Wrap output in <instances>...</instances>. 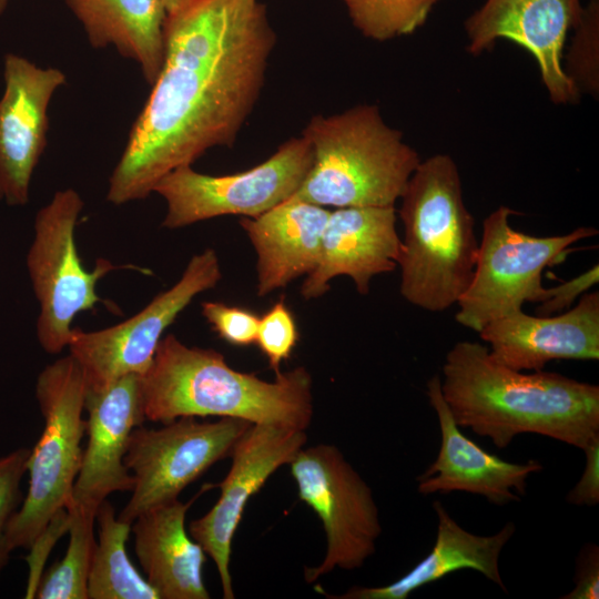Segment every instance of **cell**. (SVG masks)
Here are the masks:
<instances>
[{"label":"cell","mask_w":599,"mask_h":599,"mask_svg":"<svg viewBox=\"0 0 599 599\" xmlns=\"http://www.w3.org/2000/svg\"><path fill=\"white\" fill-rule=\"evenodd\" d=\"M87 388L78 362L69 354L38 375L35 398L44 426L28 459V489L10 520V549L31 548L52 518L72 500L87 432Z\"/></svg>","instance_id":"6"},{"label":"cell","mask_w":599,"mask_h":599,"mask_svg":"<svg viewBox=\"0 0 599 599\" xmlns=\"http://www.w3.org/2000/svg\"><path fill=\"white\" fill-rule=\"evenodd\" d=\"M298 341L295 318L284 298H280L258 321L255 343L266 356L275 375L281 373V364L286 361Z\"/></svg>","instance_id":"28"},{"label":"cell","mask_w":599,"mask_h":599,"mask_svg":"<svg viewBox=\"0 0 599 599\" xmlns=\"http://www.w3.org/2000/svg\"><path fill=\"white\" fill-rule=\"evenodd\" d=\"M433 508L437 515L435 544L407 573L385 586H353L342 595L331 596L319 587L316 591L332 599H407L417 589L461 569L480 572L506 591L499 558L516 531L515 524L509 521L496 534L480 536L459 526L439 500Z\"/></svg>","instance_id":"22"},{"label":"cell","mask_w":599,"mask_h":599,"mask_svg":"<svg viewBox=\"0 0 599 599\" xmlns=\"http://www.w3.org/2000/svg\"><path fill=\"white\" fill-rule=\"evenodd\" d=\"M4 91L0 99V195L8 205L29 201L33 171L47 146L48 109L65 84L58 68L38 67L8 53L3 60Z\"/></svg>","instance_id":"15"},{"label":"cell","mask_w":599,"mask_h":599,"mask_svg":"<svg viewBox=\"0 0 599 599\" xmlns=\"http://www.w3.org/2000/svg\"><path fill=\"white\" fill-rule=\"evenodd\" d=\"M478 334L496 362L516 370H542L554 359L598 361L599 293L587 292L557 316L512 312Z\"/></svg>","instance_id":"18"},{"label":"cell","mask_w":599,"mask_h":599,"mask_svg":"<svg viewBox=\"0 0 599 599\" xmlns=\"http://www.w3.org/2000/svg\"><path fill=\"white\" fill-rule=\"evenodd\" d=\"M222 277L217 254L205 248L189 261L180 280L159 293L135 315L110 327L72 328L69 354L81 367L87 393H98L129 374L142 376L152 363L165 329L193 298Z\"/></svg>","instance_id":"12"},{"label":"cell","mask_w":599,"mask_h":599,"mask_svg":"<svg viewBox=\"0 0 599 599\" xmlns=\"http://www.w3.org/2000/svg\"><path fill=\"white\" fill-rule=\"evenodd\" d=\"M80 194L69 187L57 191L34 220V237L27 255L31 285L39 303L37 338L48 354L68 347L72 321L101 302L99 280L119 266L99 258L87 271L75 244V226L83 209Z\"/></svg>","instance_id":"8"},{"label":"cell","mask_w":599,"mask_h":599,"mask_svg":"<svg viewBox=\"0 0 599 599\" xmlns=\"http://www.w3.org/2000/svg\"><path fill=\"white\" fill-rule=\"evenodd\" d=\"M306 441V430L252 424L232 451L231 468L217 485V501L189 525L190 536L216 566L224 599L235 597L230 571L232 541L245 506L281 466L293 460Z\"/></svg>","instance_id":"13"},{"label":"cell","mask_w":599,"mask_h":599,"mask_svg":"<svg viewBox=\"0 0 599 599\" xmlns=\"http://www.w3.org/2000/svg\"><path fill=\"white\" fill-rule=\"evenodd\" d=\"M95 520L99 531L88 578V599H160L126 554L131 524L119 519L106 499L100 504Z\"/></svg>","instance_id":"24"},{"label":"cell","mask_w":599,"mask_h":599,"mask_svg":"<svg viewBox=\"0 0 599 599\" xmlns=\"http://www.w3.org/2000/svg\"><path fill=\"white\" fill-rule=\"evenodd\" d=\"M313 163V150L303 136L291 138L264 162L226 175H210L192 165L163 177L153 192L166 202L162 226L175 230L222 215L256 217L290 200Z\"/></svg>","instance_id":"9"},{"label":"cell","mask_w":599,"mask_h":599,"mask_svg":"<svg viewBox=\"0 0 599 599\" xmlns=\"http://www.w3.org/2000/svg\"><path fill=\"white\" fill-rule=\"evenodd\" d=\"M399 200L400 294L425 311H446L467 290L479 248L454 159L434 154L420 161Z\"/></svg>","instance_id":"4"},{"label":"cell","mask_w":599,"mask_h":599,"mask_svg":"<svg viewBox=\"0 0 599 599\" xmlns=\"http://www.w3.org/2000/svg\"><path fill=\"white\" fill-rule=\"evenodd\" d=\"M202 315L225 342L235 346L255 343L260 316L252 311L221 302H204Z\"/></svg>","instance_id":"30"},{"label":"cell","mask_w":599,"mask_h":599,"mask_svg":"<svg viewBox=\"0 0 599 599\" xmlns=\"http://www.w3.org/2000/svg\"><path fill=\"white\" fill-rule=\"evenodd\" d=\"M206 484L191 500L174 499L141 514L131 525L134 550L160 599H209L203 580L206 552L185 529L189 508Z\"/></svg>","instance_id":"20"},{"label":"cell","mask_w":599,"mask_h":599,"mask_svg":"<svg viewBox=\"0 0 599 599\" xmlns=\"http://www.w3.org/2000/svg\"><path fill=\"white\" fill-rule=\"evenodd\" d=\"M251 426L240 418L200 422L180 417L158 428L135 427L124 456L134 486L119 519L132 525L150 508L177 499L211 466L231 457Z\"/></svg>","instance_id":"11"},{"label":"cell","mask_w":599,"mask_h":599,"mask_svg":"<svg viewBox=\"0 0 599 599\" xmlns=\"http://www.w3.org/2000/svg\"><path fill=\"white\" fill-rule=\"evenodd\" d=\"M440 389L456 424L497 448L518 435L537 434L582 450L599 436L598 385L509 368L477 342H457L449 349Z\"/></svg>","instance_id":"2"},{"label":"cell","mask_w":599,"mask_h":599,"mask_svg":"<svg viewBox=\"0 0 599 599\" xmlns=\"http://www.w3.org/2000/svg\"><path fill=\"white\" fill-rule=\"evenodd\" d=\"M95 49L112 45L139 64L152 85L164 58L166 11L161 0H65Z\"/></svg>","instance_id":"23"},{"label":"cell","mask_w":599,"mask_h":599,"mask_svg":"<svg viewBox=\"0 0 599 599\" xmlns=\"http://www.w3.org/2000/svg\"><path fill=\"white\" fill-rule=\"evenodd\" d=\"M288 465L298 498L321 519L326 537L321 564L304 569L306 582H315L336 568L363 567L382 534L372 488L331 444L303 447Z\"/></svg>","instance_id":"10"},{"label":"cell","mask_w":599,"mask_h":599,"mask_svg":"<svg viewBox=\"0 0 599 599\" xmlns=\"http://www.w3.org/2000/svg\"><path fill=\"white\" fill-rule=\"evenodd\" d=\"M0 200H1V195H0Z\"/></svg>","instance_id":"36"},{"label":"cell","mask_w":599,"mask_h":599,"mask_svg":"<svg viewBox=\"0 0 599 599\" xmlns=\"http://www.w3.org/2000/svg\"><path fill=\"white\" fill-rule=\"evenodd\" d=\"M88 443L83 449L72 501L98 510L106 497L131 491L134 478L124 464L132 430L144 423L141 376L120 377L98 393L85 397Z\"/></svg>","instance_id":"17"},{"label":"cell","mask_w":599,"mask_h":599,"mask_svg":"<svg viewBox=\"0 0 599 599\" xmlns=\"http://www.w3.org/2000/svg\"><path fill=\"white\" fill-rule=\"evenodd\" d=\"M302 135L313 163L291 199L324 207L395 206L422 161L373 104L314 115Z\"/></svg>","instance_id":"5"},{"label":"cell","mask_w":599,"mask_h":599,"mask_svg":"<svg viewBox=\"0 0 599 599\" xmlns=\"http://www.w3.org/2000/svg\"><path fill=\"white\" fill-rule=\"evenodd\" d=\"M276 43L258 0H192L166 16L164 58L129 133L106 200H143L169 172L234 145Z\"/></svg>","instance_id":"1"},{"label":"cell","mask_w":599,"mask_h":599,"mask_svg":"<svg viewBox=\"0 0 599 599\" xmlns=\"http://www.w3.org/2000/svg\"><path fill=\"white\" fill-rule=\"evenodd\" d=\"M8 0H0V14L4 11Z\"/></svg>","instance_id":"35"},{"label":"cell","mask_w":599,"mask_h":599,"mask_svg":"<svg viewBox=\"0 0 599 599\" xmlns=\"http://www.w3.org/2000/svg\"><path fill=\"white\" fill-rule=\"evenodd\" d=\"M599 280V266L596 264L582 274L547 290V297L537 308L539 315L562 312L588 292Z\"/></svg>","instance_id":"31"},{"label":"cell","mask_w":599,"mask_h":599,"mask_svg":"<svg viewBox=\"0 0 599 599\" xmlns=\"http://www.w3.org/2000/svg\"><path fill=\"white\" fill-rule=\"evenodd\" d=\"M30 451L20 447L0 456V577L12 552L7 532L11 518L23 500L21 481L27 473Z\"/></svg>","instance_id":"29"},{"label":"cell","mask_w":599,"mask_h":599,"mask_svg":"<svg viewBox=\"0 0 599 599\" xmlns=\"http://www.w3.org/2000/svg\"><path fill=\"white\" fill-rule=\"evenodd\" d=\"M582 12L579 0H486L465 22L467 51L477 55L498 39L510 40L534 55L555 104L576 103L581 92L562 61L568 30Z\"/></svg>","instance_id":"14"},{"label":"cell","mask_w":599,"mask_h":599,"mask_svg":"<svg viewBox=\"0 0 599 599\" xmlns=\"http://www.w3.org/2000/svg\"><path fill=\"white\" fill-rule=\"evenodd\" d=\"M426 394L440 429V447L435 460L417 478V491L428 496L464 491L504 506L520 501L527 479L544 466L536 459L511 463L488 453L466 437L456 424L440 389V376L427 382Z\"/></svg>","instance_id":"16"},{"label":"cell","mask_w":599,"mask_h":599,"mask_svg":"<svg viewBox=\"0 0 599 599\" xmlns=\"http://www.w3.org/2000/svg\"><path fill=\"white\" fill-rule=\"evenodd\" d=\"M439 0H343L355 28L366 38L386 41L413 33Z\"/></svg>","instance_id":"26"},{"label":"cell","mask_w":599,"mask_h":599,"mask_svg":"<svg viewBox=\"0 0 599 599\" xmlns=\"http://www.w3.org/2000/svg\"><path fill=\"white\" fill-rule=\"evenodd\" d=\"M586 464L578 483L570 489L566 500L575 506L595 507L599 502V436L585 449Z\"/></svg>","instance_id":"33"},{"label":"cell","mask_w":599,"mask_h":599,"mask_svg":"<svg viewBox=\"0 0 599 599\" xmlns=\"http://www.w3.org/2000/svg\"><path fill=\"white\" fill-rule=\"evenodd\" d=\"M331 210L290 199L240 225L257 256V295L285 287L316 266Z\"/></svg>","instance_id":"21"},{"label":"cell","mask_w":599,"mask_h":599,"mask_svg":"<svg viewBox=\"0 0 599 599\" xmlns=\"http://www.w3.org/2000/svg\"><path fill=\"white\" fill-rule=\"evenodd\" d=\"M400 238L396 231L395 206H348L331 210L318 262L301 287L305 300L322 296L332 278L345 275L359 294L369 283L397 266Z\"/></svg>","instance_id":"19"},{"label":"cell","mask_w":599,"mask_h":599,"mask_svg":"<svg viewBox=\"0 0 599 599\" xmlns=\"http://www.w3.org/2000/svg\"><path fill=\"white\" fill-rule=\"evenodd\" d=\"M161 1L165 8L166 13L170 14L180 10L181 8L190 3L192 0H161Z\"/></svg>","instance_id":"34"},{"label":"cell","mask_w":599,"mask_h":599,"mask_svg":"<svg viewBox=\"0 0 599 599\" xmlns=\"http://www.w3.org/2000/svg\"><path fill=\"white\" fill-rule=\"evenodd\" d=\"M573 588L561 599H598L599 598V548L587 542L576 559Z\"/></svg>","instance_id":"32"},{"label":"cell","mask_w":599,"mask_h":599,"mask_svg":"<svg viewBox=\"0 0 599 599\" xmlns=\"http://www.w3.org/2000/svg\"><path fill=\"white\" fill-rule=\"evenodd\" d=\"M514 213L499 206L485 219L474 274L457 302L456 321L477 333L527 302H544V270L565 261L575 243L598 234L593 227H578L564 235L532 236L511 227Z\"/></svg>","instance_id":"7"},{"label":"cell","mask_w":599,"mask_h":599,"mask_svg":"<svg viewBox=\"0 0 599 599\" xmlns=\"http://www.w3.org/2000/svg\"><path fill=\"white\" fill-rule=\"evenodd\" d=\"M598 6L592 3L582 12L575 27L576 34L567 54L564 67L567 75L575 82L579 91L598 94L599 88V47H598Z\"/></svg>","instance_id":"27"},{"label":"cell","mask_w":599,"mask_h":599,"mask_svg":"<svg viewBox=\"0 0 599 599\" xmlns=\"http://www.w3.org/2000/svg\"><path fill=\"white\" fill-rule=\"evenodd\" d=\"M69 515V545L64 557L39 580L34 598L88 599V578L95 547L97 510L72 500L65 507Z\"/></svg>","instance_id":"25"},{"label":"cell","mask_w":599,"mask_h":599,"mask_svg":"<svg viewBox=\"0 0 599 599\" xmlns=\"http://www.w3.org/2000/svg\"><path fill=\"white\" fill-rule=\"evenodd\" d=\"M313 380L298 366L273 382L232 368L212 348L190 347L175 335L161 338L141 376L145 420L180 417H230L306 430L313 418Z\"/></svg>","instance_id":"3"}]
</instances>
